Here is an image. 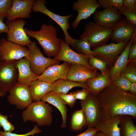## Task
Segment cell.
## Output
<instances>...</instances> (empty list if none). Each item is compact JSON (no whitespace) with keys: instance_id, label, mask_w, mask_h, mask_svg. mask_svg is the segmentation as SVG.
<instances>
[{"instance_id":"obj_39","label":"cell","mask_w":136,"mask_h":136,"mask_svg":"<svg viewBox=\"0 0 136 136\" xmlns=\"http://www.w3.org/2000/svg\"><path fill=\"white\" fill-rule=\"evenodd\" d=\"M136 35L134 37L129 49L128 63L136 64Z\"/></svg>"},{"instance_id":"obj_18","label":"cell","mask_w":136,"mask_h":136,"mask_svg":"<svg viewBox=\"0 0 136 136\" xmlns=\"http://www.w3.org/2000/svg\"><path fill=\"white\" fill-rule=\"evenodd\" d=\"M34 0H13L6 17L8 21L30 17Z\"/></svg>"},{"instance_id":"obj_17","label":"cell","mask_w":136,"mask_h":136,"mask_svg":"<svg viewBox=\"0 0 136 136\" xmlns=\"http://www.w3.org/2000/svg\"><path fill=\"white\" fill-rule=\"evenodd\" d=\"M71 64L64 62L48 67L38 77V79L52 84L59 79H66Z\"/></svg>"},{"instance_id":"obj_5","label":"cell","mask_w":136,"mask_h":136,"mask_svg":"<svg viewBox=\"0 0 136 136\" xmlns=\"http://www.w3.org/2000/svg\"><path fill=\"white\" fill-rule=\"evenodd\" d=\"M28 47L29 52L26 57L29 61L31 70L37 75H41L50 66L60 63L59 61L54 58L44 56L36 42L32 41Z\"/></svg>"},{"instance_id":"obj_38","label":"cell","mask_w":136,"mask_h":136,"mask_svg":"<svg viewBox=\"0 0 136 136\" xmlns=\"http://www.w3.org/2000/svg\"><path fill=\"white\" fill-rule=\"evenodd\" d=\"M13 0H0V16L6 17L7 13L11 7Z\"/></svg>"},{"instance_id":"obj_31","label":"cell","mask_w":136,"mask_h":136,"mask_svg":"<svg viewBox=\"0 0 136 136\" xmlns=\"http://www.w3.org/2000/svg\"><path fill=\"white\" fill-rule=\"evenodd\" d=\"M88 64L94 69H98L101 74H104L107 72V64L103 60L96 57H94L89 58Z\"/></svg>"},{"instance_id":"obj_9","label":"cell","mask_w":136,"mask_h":136,"mask_svg":"<svg viewBox=\"0 0 136 136\" xmlns=\"http://www.w3.org/2000/svg\"><path fill=\"white\" fill-rule=\"evenodd\" d=\"M7 99L9 103L16 109L24 110L32 103L28 86L17 83L8 92Z\"/></svg>"},{"instance_id":"obj_3","label":"cell","mask_w":136,"mask_h":136,"mask_svg":"<svg viewBox=\"0 0 136 136\" xmlns=\"http://www.w3.org/2000/svg\"><path fill=\"white\" fill-rule=\"evenodd\" d=\"M52 107L42 100L33 102L22 113L23 122L29 121L36 122L39 126H49L53 121Z\"/></svg>"},{"instance_id":"obj_40","label":"cell","mask_w":136,"mask_h":136,"mask_svg":"<svg viewBox=\"0 0 136 136\" xmlns=\"http://www.w3.org/2000/svg\"><path fill=\"white\" fill-rule=\"evenodd\" d=\"M89 93L88 89L83 88L81 90H78L76 91L71 92L70 93L73 94L76 99L83 100L86 98Z\"/></svg>"},{"instance_id":"obj_11","label":"cell","mask_w":136,"mask_h":136,"mask_svg":"<svg viewBox=\"0 0 136 136\" xmlns=\"http://www.w3.org/2000/svg\"><path fill=\"white\" fill-rule=\"evenodd\" d=\"M128 42L105 44L93 48L92 50L95 57L103 60L107 65H113Z\"/></svg>"},{"instance_id":"obj_27","label":"cell","mask_w":136,"mask_h":136,"mask_svg":"<svg viewBox=\"0 0 136 136\" xmlns=\"http://www.w3.org/2000/svg\"><path fill=\"white\" fill-rule=\"evenodd\" d=\"M133 118L129 115H121L119 127L120 136H136V126Z\"/></svg>"},{"instance_id":"obj_36","label":"cell","mask_w":136,"mask_h":136,"mask_svg":"<svg viewBox=\"0 0 136 136\" xmlns=\"http://www.w3.org/2000/svg\"><path fill=\"white\" fill-rule=\"evenodd\" d=\"M0 126L2 127L4 131L6 132H12L15 129L14 125L9 121L7 116L0 112Z\"/></svg>"},{"instance_id":"obj_1","label":"cell","mask_w":136,"mask_h":136,"mask_svg":"<svg viewBox=\"0 0 136 136\" xmlns=\"http://www.w3.org/2000/svg\"><path fill=\"white\" fill-rule=\"evenodd\" d=\"M102 107L101 121L117 115L136 118V96L111 83L96 95Z\"/></svg>"},{"instance_id":"obj_20","label":"cell","mask_w":136,"mask_h":136,"mask_svg":"<svg viewBox=\"0 0 136 136\" xmlns=\"http://www.w3.org/2000/svg\"><path fill=\"white\" fill-rule=\"evenodd\" d=\"M136 35V30L134 31L126 46L116 60L112 67L108 72L109 78L111 83L116 78L119 76L121 71L127 64L130 47Z\"/></svg>"},{"instance_id":"obj_30","label":"cell","mask_w":136,"mask_h":136,"mask_svg":"<svg viewBox=\"0 0 136 136\" xmlns=\"http://www.w3.org/2000/svg\"><path fill=\"white\" fill-rule=\"evenodd\" d=\"M119 76L125 78L131 83L136 82V64L127 63L120 72Z\"/></svg>"},{"instance_id":"obj_23","label":"cell","mask_w":136,"mask_h":136,"mask_svg":"<svg viewBox=\"0 0 136 136\" xmlns=\"http://www.w3.org/2000/svg\"><path fill=\"white\" fill-rule=\"evenodd\" d=\"M41 100L53 105L61 113L62 119V123L61 127L63 128H66L67 108L66 104L57 94L52 91H51L46 94Z\"/></svg>"},{"instance_id":"obj_12","label":"cell","mask_w":136,"mask_h":136,"mask_svg":"<svg viewBox=\"0 0 136 136\" xmlns=\"http://www.w3.org/2000/svg\"><path fill=\"white\" fill-rule=\"evenodd\" d=\"M0 61H10L26 57L29 51L28 47L2 38L0 40Z\"/></svg>"},{"instance_id":"obj_16","label":"cell","mask_w":136,"mask_h":136,"mask_svg":"<svg viewBox=\"0 0 136 136\" xmlns=\"http://www.w3.org/2000/svg\"><path fill=\"white\" fill-rule=\"evenodd\" d=\"M136 27L125 18H122L112 28L111 39L116 43L128 42Z\"/></svg>"},{"instance_id":"obj_13","label":"cell","mask_w":136,"mask_h":136,"mask_svg":"<svg viewBox=\"0 0 136 136\" xmlns=\"http://www.w3.org/2000/svg\"><path fill=\"white\" fill-rule=\"evenodd\" d=\"M60 49L54 59L60 61H62L71 64H82L96 70L88 64L89 58L86 55L78 53L72 50L62 39H60Z\"/></svg>"},{"instance_id":"obj_28","label":"cell","mask_w":136,"mask_h":136,"mask_svg":"<svg viewBox=\"0 0 136 136\" xmlns=\"http://www.w3.org/2000/svg\"><path fill=\"white\" fill-rule=\"evenodd\" d=\"M69 45L77 52L84 54L89 58L95 57L94 52L91 49L89 43L87 40L72 38Z\"/></svg>"},{"instance_id":"obj_8","label":"cell","mask_w":136,"mask_h":136,"mask_svg":"<svg viewBox=\"0 0 136 136\" xmlns=\"http://www.w3.org/2000/svg\"><path fill=\"white\" fill-rule=\"evenodd\" d=\"M17 60L0 61V91L5 95L17 83Z\"/></svg>"},{"instance_id":"obj_47","label":"cell","mask_w":136,"mask_h":136,"mask_svg":"<svg viewBox=\"0 0 136 136\" xmlns=\"http://www.w3.org/2000/svg\"><path fill=\"white\" fill-rule=\"evenodd\" d=\"M1 55V53H0V56Z\"/></svg>"},{"instance_id":"obj_6","label":"cell","mask_w":136,"mask_h":136,"mask_svg":"<svg viewBox=\"0 0 136 136\" xmlns=\"http://www.w3.org/2000/svg\"><path fill=\"white\" fill-rule=\"evenodd\" d=\"M80 103L83 110L88 128H94L101 121L102 107L96 95L89 93Z\"/></svg>"},{"instance_id":"obj_46","label":"cell","mask_w":136,"mask_h":136,"mask_svg":"<svg viewBox=\"0 0 136 136\" xmlns=\"http://www.w3.org/2000/svg\"><path fill=\"white\" fill-rule=\"evenodd\" d=\"M5 95L1 91H0V97H3Z\"/></svg>"},{"instance_id":"obj_21","label":"cell","mask_w":136,"mask_h":136,"mask_svg":"<svg viewBox=\"0 0 136 136\" xmlns=\"http://www.w3.org/2000/svg\"><path fill=\"white\" fill-rule=\"evenodd\" d=\"M16 65L18 71L17 83L29 86L38 79L39 76L32 72L29 61L26 57L17 60Z\"/></svg>"},{"instance_id":"obj_33","label":"cell","mask_w":136,"mask_h":136,"mask_svg":"<svg viewBox=\"0 0 136 136\" xmlns=\"http://www.w3.org/2000/svg\"><path fill=\"white\" fill-rule=\"evenodd\" d=\"M123 0H99L98 2L104 9L114 8L118 10L123 6Z\"/></svg>"},{"instance_id":"obj_41","label":"cell","mask_w":136,"mask_h":136,"mask_svg":"<svg viewBox=\"0 0 136 136\" xmlns=\"http://www.w3.org/2000/svg\"><path fill=\"white\" fill-rule=\"evenodd\" d=\"M98 130L96 128H88L83 132L75 136H94Z\"/></svg>"},{"instance_id":"obj_25","label":"cell","mask_w":136,"mask_h":136,"mask_svg":"<svg viewBox=\"0 0 136 136\" xmlns=\"http://www.w3.org/2000/svg\"><path fill=\"white\" fill-rule=\"evenodd\" d=\"M88 85L90 92L95 95L111 83L108 72L100 73L97 76L89 79L85 82Z\"/></svg>"},{"instance_id":"obj_7","label":"cell","mask_w":136,"mask_h":136,"mask_svg":"<svg viewBox=\"0 0 136 136\" xmlns=\"http://www.w3.org/2000/svg\"><path fill=\"white\" fill-rule=\"evenodd\" d=\"M45 0H34L32 11L34 12H40L48 16L56 22L62 29L65 36L64 42L69 45L72 38L68 33V30L70 28L69 19L73 16L72 14L66 16H61L55 14L49 10L46 7Z\"/></svg>"},{"instance_id":"obj_44","label":"cell","mask_w":136,"mask_h":136,"mask_svg":"<svg viewBox=\"0 0 136 136\" xmlns=\"http://www.w3.org/2000/svg\"><path fill=\"white\" fill-rule=\"evenodd\" d=\"M128 91L133 95L136 96V82L131 83Z\"/></svg>"},{"instance_id":"obj_19","label":"cell","mask_w":136,"mask_h":136,"mask_svg":"<svg viewBox=\"0 0 136 136\" xmlns=\"http://www.w3.org/2000/svg\"><path fill=\"white\" fill-rule=\"evenodd\" d=\"M100 73L85 65L78 64H71L67 79L77 82L84 83L87 80L98 76Z\"/></svg>"},{"instance_id":"obj_22","label":"cell","mask_w":136,"mask_h":136,"mask_svg":"<svg viewBox=\"0 0 136 136\" xmlns=\"http://www.w3.org/2000/svg\"><path fill=\"white\" fill-rule=\"evenodd\" d=\"M121 120V115L101 121L95 127L99 131L106 136H120L119 125Z\"/></svg>"},{"instance_id":"obj_10","label":"cell","mask_w":136,"mask_h":136,"mask_svg":"<svg viewBox=\"0 0 136 136\" xmlns=\"http://www.w3.org/2000/svg\"><path fill=\"white\" fill-rule=\"evenodd\" d=\"M26 23L25 21L21 18L7 20L6 24L8 30L7 40L22 46H28L29 45L32 41L23 28Z\"/></svg>"},{"instance_id":"obj_35","label":"cell","mask_w":136,"mask_h":136,"mask_svg":"<svg viewBox=\"0 0 136 136\" xmlns=\"http://www.w3.org/2000/svg\"><path fill=\"white\" fill-rule=\"evenodd\" d=\"M42 131L40 130L37 125H35L31 130L27 133L19 134L12 132H6L0 130V136H30L34 135L35 134L41 133Z\"/></svg>"},{"instance_id":"obj_42","label":"cell","mask_w":136,"mask_h":136,"mask_svg":"<svg viewBox=\"0 0 136 136\" xmlns=\"http://www.w3.org/2000/svg\"><path fill=\"white\" fill-rule=\"evenodd\" d=\"M123 5L128 9H136V0H123Z\"/></svg>"},{"instance_id":"obj_43","label":"cell","mask_w":136,"mask_h":136,"mask_svg":"<svg viewBox=\"0 0 136 136\" xmlns=\"http://www.w3.org/2000/svg\"><path fill=\"white\" fill-rule=\"evenodd\" d=\"M4 18L3 17L0 16V34L3 33H7L8 30L7 25L3 22Z\"/></svg>"},{"instance_id":"obj_37","label":"cell","mask_w":136,"mask_h":136,"mask_svg":"<svg viewBox=\"0 0 136 136\" xmlns=\"http://www.w3.org/2000/svg\"><path fill=\"white\" fill-rule=\"evenodd\" d=\"M56 93L66 105H67L71 108H73L74 106L77 99L73 94L70 93L69 94Z\"/></svg>"},{"instance_id":"obj_4","label":"cell","mask_w":136,"mask_h":136,"mask_svg":"<svg viewBox=\"0 0 136 136\" xmlns=\"http://www.w3.org/2000/svg\"><path fill=\"white\" fill-rule=\"evenodd\" d=\"M112 29L106 28L94 22L87 23L80 36L81 39L87 40L91 48H94L107 42L111 39Z\"/></svg>"},{"instance_id":"obj_2","label":"cell","mask_w":136,"mask_h":136,"mask_svg":"<svg viewBox=\"0 0 136 136\" xmlns=\"http://www.w3.org/2000/svg\"><path fill=\"white\" fill-rule=\"evenodd\" d=\"M24 30L29 37L36 39L48 57H55L60 49V39L57 37L56 27L52 25L43 23L40 29L32 31L25 28Z\"/></svg>"},{"instance_id":"obj_45","label":"cell","mask_w":136,"mask_h":136,"mask_svg":"<svg viewBox=\"0 0 136 136\" xmlns=\"http://www.w3.org/2000/svg\"><path fill=\"white\" fill-rule=\"evenodd\" d=\"M94 136H106L104 134L100 131L97 132Z\"/></svg>"},{"instance_id":"obj_34","label":"cell","mask_w":136,"mask_h":136,"mask_svg":"<svg viewBox=\"0 0 136 136\" xmlns=\"http://www.w3.org/2000/svg\"><path fill=\"white\" fill-rule=\"evenodd\" d=\"M116 87L125 91H128L131 83L125 78L119 76L112 83Z\"/></svg>"},{"instance_id":"obj_32","label":"cell","mask_w":136,"mask_h":136,"mask_svg":"<svg viewBox=\"0 0 136 136\" xmlns=\"http://www.w3.org/2000/svg\"><path fill=\"white\" fill-rule=\"evenodd\" d=\"M118 11L121 14L125 16L129 22L136 27V9H128L123 6Z\"/></svg>"},{"instance_id":"obj_14","label":"cell","mask_w":136,"mask_h":136,"mask_svg":"<svg viewBox=\"0 0 136 136\" xmlns=\"http://www.w3.org/2000/svg\"><path fill=\"white\" fill-rule=\"evenodd\" d=\"M118 10L114 8L96 10L93 17L94 22L106 28L112 29L122 18Z\"/></svg>"},{"instance_id":"obj_15","label":"cell","mask_w":136,"mask_h":136,"mask_svg":"<svg viewBox=\"0 0 136 136\" xmlns=\"http://www.w3.org/2000/svg\"><path fill=\"white\" fill-rule=\"evenodd\" d=\"M100 7L96 0H78L74 3L72 8L78 12V14L72 23L73 28L76 29L81 20L87 19Z\"/></svg>"},{"instance_id":"obj_24","label":"cell","mask_w":136,"mask_h":136,"mask_svg":"<svg viewBox=\"0 0 136 136\" xmlns=\"http://www.w3.org/2000/svg\"><path fill=\"white\" fill-rule=\"evenodd\" d=\"M28 87L33 102L41 100L46 94L52 90V84L38 79L32 82Z\"/></svg>"},{"instance_id":"obj_26","label":"cell","mask_w":136,"mask_h":136,"mask_svg":"<svg viewBox=\"0 0 136 136\" xmlns=\"http://www.w3.org/2000/svg\"><path fill=\"white\" fill-rule=\"evenodd\" d=\"M52 91L56 93L67 94L73 88L80 87L88 90L87 84L85 82H75L69 80L59 79L52 83Z\"/></svg>"},{"instance_id":"obj_29","label":"cell","mask_w":136,"mask_h":136,"mask_svg":"<svg viewBox=\"0 0 136 136\" xmlns=\"http://www.w3.org/2000/svg\"><path fill=\"white\" fill-rule=\"evenodd\" d=\"M86 125V118L82 109L76 111L72 114L71 119V128L74 131H78Z\"/></svg>"}]
</instances>
